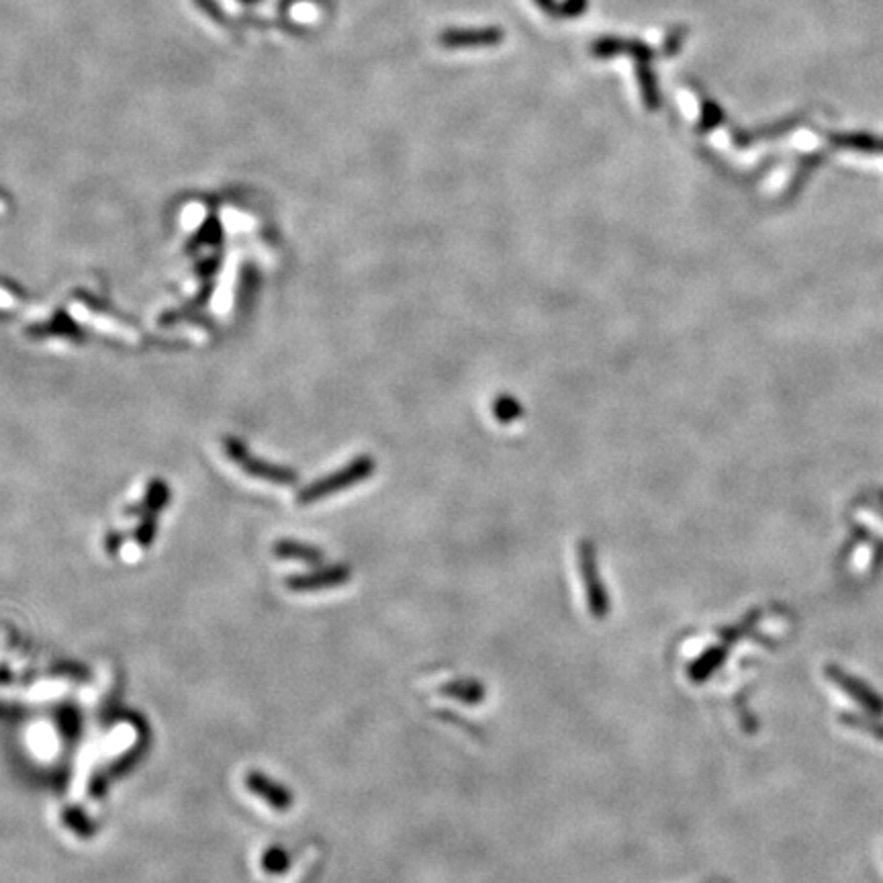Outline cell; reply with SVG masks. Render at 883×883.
Here are the masks:
<instances>
[{
    "label": "cell",
    "mask_w": 883,
    "mask_h": 883,
    "mask_svg": "<svg viewBox=\"0 0 883 883\" xmlns=\"http://www.w3.org/2000/svg\"><path fill=\"white\" fill-rule=\"evenodd\" d=\"M350 579L348 569L344 567H331L328 571H317L312 575H303V577H293L287 581V587L291 591H320L323 587H336V585L346 583Z\"/></svg>",
    "instance_id": "52a82bcc"
},
{
    "label": "cell",
    "mask_w": 883,
    "mask_h": 883,
    "mask_svg": "<svg viewBox=\"0 0 883 883\" xmlns=\"http://www.w3.org/2000/svg\"><path fill=\"white\" fill-rule=\"evenodd\" d=\"M843 717H845V720H847L848 724H853V726H857V728H865V730H871V733H873L875 736H878V738H883V724H881V722H873V724H871V722H861L859 717H855V716H851V717H848V716H843Z\"/></svg>",
    "instance_id": "9a60e30c"
},
{
    "label": "cell",
    "mask_w": 883,
    "mask_h": 883,
    "mask_svg": "<svg viewBox=\"0 0 883 883\" xmlns=\"http://www.w3.org/2000/svg\"><path fill=\"white\" fill-rule=\"evenodd\" d=\"M826 675L832 681H837L838 685L843 687L848 695H853V698L857 700L861 703V706L869 709V712L883 714V701H881V698H879L878 693H873L871 689H869L865 685V683H861V681H857L855 677H851V675L843 673L838 667H828Z\"/></svg>",
    "instance_id": "8992f818"
},
{
    "label": "cell",
    "mask_w": 883,
    "mask_h": 883,
    "mask_svg": "<svg viewBox=\"0 0 883 883\" xmlns=\"http://www.w3.org/2000/svg\"><path fill=\"white\" fill-rule=\"evenodd\" d=\"M591 53L597 55V58H613V55H630L636 61H651L654 58V52L651 47L644 45L643 41L636 39H626V37H599L597 41H593Z\"/></svg>",
    "instance_id": "277c9868"
},
{
    "label": "cell",
    "mask_w": 883,
    "mask_h": 883,
    "mask_svg": "<svg viewBox=\"0 0 883 883\" xmlns=\"http://www.w3.org/2000/svg\"><path fill=\"white\" fill-rule=\"evenodd\" d=\"M506 39L501 27H477V29H446L440 33V45L446 50H465V47H493Z\"/></svg>",
    "instance_id": "7a4b0ae2"
},
{
    "label": "cell",
    "mask_w": 883,
    "mask_h": 883,
    "mask_svg": "<svg viewBox=\"0 0 883 883\" xmlns=\"http://www.w3.org/2000/svg\"><path fill=\"white\" fill-rule=\"evenodd\" d=\"M372 471H375V460L370 457H358L354 462H350L346 468H342V471L334 473L331 477L315 482L313 487H309L307 491L301 495V501L303 503L317 501L321 499V497L340 491V489L356 485V482L369 479Z\"/></svg>",
    "instance_id": "6da1fadb"
},
{
    "label": "cell",
    "mask_w": 883,
    "mask_h": 883,
    "mask_svg": "<svg viewBox=\"0 0 883 883\" xmlns=\"http://www.w3.org/2000/svg\"><path fill=\"white\" fill-rule=\"evenodd\" d=\"M638 86L643 94V102L648 110H657L660 107V93L657 85V76L651 68V61H638Z\"/></svg>",
    "instance_id": "9c48e42d"
},
{
    "label": "cell",
    "mask_w": 883,
    "mask_h": 883,
    "mask_svg": "<svg viewBox=\"0 0 883 883\" xmlns=\"http://www.w3.org/2000/svg\"><path fill=\"white\" fill-rule=\"evenodd\" d=\"M64 822L72 828V830L78 834V837H93V824H91V820H88L85 814L78 812V810H68L64 812Z\"/></svg>",
    "instance_id": "7c38bea8"
},
{
    "label": "cell",
    "mask_w": 883,
    "mask_h": 883,
    "mask_svg": "<svg viewBox=\"0 0 883 883\" xmlns=\"http://www.w3.org/2000/svg\"><path fill=\"white\" fill-rule=\"evenodd\" d=\"M276 555L280 558H296V561L313 563V564L321 561L320 550H315L312 547H303V544L296 542H280L279 547H276Z\"/></svg>",
    "instance_id": "30bf717a"
},
{
    "label": "cell",
    "mask_w": 883,
    "mask_h": 883,
    "mask_svg": "<svg viewBox=\"0 0 883 883\" xmlns=\"http://www.w3.org/2000/svg\"><path fill=\"white\" fill-rule=\"evenodd\" d=\"M534 3L538 9L547 12L552 19H579L589 6V0H563V3H556V0H534Z\"/></svg>",
    "instance_id": "ba28073f"
},
{
    "label": "cell",
    "mask_w": 883,
    "mask_h": 883,
    "mask_svg": "<svg viewBox=\"0 0 883 883\" xmlns=\"http://www.w3.org/2000/svg\"><path fill=\"white\" fill-rule=\"evenodd\" d=\"M264 867H266V871H271V873H282L285 869L288 867V855L282 851V848H271L264 855Z\"/></svg>",
    "instance_id": "4fadbf2b"
},
{
    "label": "cell",
    "mask_w": 883,
    "mask_h": 883,
    "mask_svg": "<svg viewBox=\"0 0 883 883\" xmlns=\"http://www.w3.org/2000/svg\"><path fill=\"white\" fill-rule=\"evenodd\" d=\"M579 564H581L583 581L589 593V604L593 607V613H595V616H604V613H607V595L602 589V583H599L595 550H593L591 542H583L581 547H579Z\"/></svg>",
    "instance_id": "3957f363"
},
{
    "label": "cell",
    "mask_w": 883,
    "mask_h": 883,
    "mask_svg": "<svg viewBox=\"0 0 883 883\" xmlns=\"http://www.w3.org/2000/svg\"><path fill=\"white\" fill-rule=\"evenodd\" d=\"M722 121V110L717 109L716 105H706V109H703V117H701V127L703 129H709V127H714L717 126V123Z\"/></svg>",
    "instance_id": "5bb4252c"
},
{
    "label": "cell",
    "mask_w": 883,
    "mask_h": 883,
    "mask_svg": "<svg viewBox=\"0 0 883 883\" xmlns=\"http://www.w3.org/2000/svg\"><path fill=\"white\" fill-rule=\"evenodd\" d=\"M246 785H247V790L254 793V796L264 799V802L271 806V808L279 810V812H285V810L291 808V804H293L291 793L282 788V785L274 783L272 779L262 775V773L252 771L250 775L246 777Z\"/></svg>",
    "instance_id": "5b68a950"
},
{
    "label": "cell",
    "mask_w": 883,
    "mask_h": 883,
    "mask_svg": "<svg viewBox=\"0 0 883 883\" xmlns=\"http://www.w3.org/2000/svg\"><path fill=\"white\" fill-rule=\"evenodd\" d=\"M493 416L499 424H512L522 417V405L512 395H501L493 403Z\"/></svg>",
    "instance_id": "8fae6325"
}]
</instances>
